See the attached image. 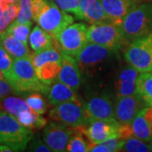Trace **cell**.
I'll list each match as a JSON object with an SVG mask.
<instances>
[{
  "mask_svg": "<svg viewBox=\"0 0 152 152\" xmlns=\"http://www.w3.org/2000/svg\"><path fill=\"white\" fill-rule=\"evenodd\" d=\"M62 62V61H61ZM61 62L51 61L35 69L37 77L46 85H52L56 80L61 69Z\"/></svg>",
  "mask_w": 152,
  "mask_h": 152,
  "instance_id": "23",
  "label": "cell"
},
{
  "mask_svg": "<svg viewBox=\"0 0 152 152\" xmlns=\"http://www.w3.org/2000/svg\"><path fill=\"white\" fill-rule=\"evenodd\" d=\"M32 139V131L20 124L16 117L0 110V144L13 151H23Z\"/></svg>",
  "mask_w": 152,
  "mask_h": 152,
  "instance_id": "2",
  "label": "cell"
},
{
  "mask_svg": "<svg viewBox=\"0 0 152 152\" xmlns=\"http://www.w3.org/2000/svg\"><path fill=\"white\" fill-rule=\"evenodd\" d=\"M29 42L34 53H40L55 46L59 48L54 38H53L51 35L45 31L38 25L33 28L32 31L30 33Z\"/></svg>",
  "mask_w": 152,
  "mask_h": 152,
  "instance_id": "20",
  "label": "cell"
},
{
  "mask_svg": "<svg viewBox=\"0 0 152 152\" xmlns=\"http://www.w3.org/2000/svg\"><path fill=\"white\" fill-rule=\"evenodd\" d=\"M16 118L20 124L31 130L33 129H39L44 128L48 124L47 119L44 118L41 114L36 113L31 109L20 112L16 116Z\"/></svg>",
  "mask_w": 152,
  "mask_h": 152,
  "instance_id": "24",
  "label": "cell"
},
{
  "mask_svg": "<svg viewBox=\"0 0 152 152\" xmlns=\"http://www.w3.org/2000/svg\"><path fill=\"white\" fill-rule=\"evenodd\" d=\"M49 117L56 122H59L69 127L90 124L84 106L75 102H67L56 105L49 112Z\"/></svg>",
  "mask_w": 152,
  "mask_h": 152,
  "instance_id": "8",
  "label": "cell"
},
{
  "mask_svg": "<svg viewBox=\"0 0 152 152\" xmlns=\"http://www.w3.org/2000/svg\"><path fill=\"white\" fill-rule=\"evenodd\" d=\"M150 147H151V151H152V140H151V143H150Z\"/></svg>",
  "mask_w": 152,
  "mask_h": 152,
  "instance_id": "40",
  "label": "cell"
},
{
  "mask_svg": "<svg viewBox=\"0 0 152 152\" xmlns=\"http://www.w3.org/2000/svg\"><path fill=\"white\" fill-rule=\"evenodd\" d=\"M120 126L121 124L114 118L96 120L88 126H78V129L91 144L96 145L110 139H120Z\"/></svg>",
  "mask_w": 152,
  "mask_h": 152,
  "instance_id": "9",
  "label": "cell"
},
{
  "mask_svg": "<svg viewBox=\"0 0 152 152\" xmlns=\"http://www.w3.org/2000/svg\"><path fill=\"white\" fill-rule=\"evenodd\" d=\"M46 96H48L50 104H52L53 106L67 102H75L81 103L75 91H74L71 87L59 80L57 82L54 81L52 85L49 86Z\"/></svg>",
  "mask_w": 152,
  "mask_h": 152,
  "instance_id": "17",
  "label": "cell"
},
{
  "mask_svg": "<svg viewBox=\"0 0 152 152\" xmlns=\"http://www.w3.org/2000/svg\"><path fill=\"white\" fill-rule=\"evenodd\" d=\"M26 101L30 108L36 113L42 115L48 110V105L39 93H31L26 98Z\"/></svg>",
  "mask_w": 152,
  "mask_h": 152,
  "instance_id": "33",
  "label": "cell"
},
{
  "mask_svg": "<svg viewBox=\"0 0 152 152\" xmlns=\"http://www.w3.org/2000/svg\"><path fill=\"white\" fill-rule=\"evenodd\" d=\"M136 93H138L147 107H152V71L140 73L136 82Z\"/></svg>",
  "mask_w": 152,
  "mask_h": 152,
  "instance_id": "22",
  "label": "cell"
},
{
  "mask_svg": "<svg viewBox=\"0 0 152 152\" xmlns=\"http://www.w3.org/2000/svg\"><path fill=\"white\" fill-rule=\"evenodd\" d=\"M127 40H134L152 33V3L136 5L121 25Z\"/></svg>",
  "mask_w": 152,
  "mask_h": 152,
  "instance_id": "3",
  "label": "cell"
},
{
  "mask_svg": "<svg viewBox=\"0 0 152 152\" xmlns=\"http://www.w3.org/2000/svg\"><path fill=\"white\" fill-rule=\"evenodd\" d=\"M90 124L96 120L114 118V104L107 95H98L91 97L84 105Z\"/></svg>",
  "mask_w": 152,
  "mask_h": 152,
  "instance_id": "13",
  "label": "cell"
},
{
  "mask_svg": "<svg viewBox=\"0 0 152 152\" xmlns=\"http://www.w3.org/2000/svg\"><path fill=\"white\" fill-rule=\"evenodd\" d=\"M87 38L88 42L102 45L114 52L119 50L128 41L121 26L108 20L91 24L87 29Z\"/></svg>",
  "mask_w": 152,
  "mask_h": 152,
  "instance_id": "4",
  "label": "cell"
},
{
  "mask_svg": "<svg viewBox=\"0 0 152 152\" xmlns=\"http://www.w3.org/2000/svg\"><path fill=\"white\" fill-rule=\"evenodd\" d=\"M124 139H110L96 145H91V151L92 152H117L121 151L124 143Z\"/></svg>",
  "mask_w": 152,
  "mask_h": 152,
  "instance_id": "29",
  "label": "cell"
},
{
  "mask_svg": "<svg viewBox=\"0 0 152 152\" xmlns=\"http://www.w3.org/2000/svg\"><path fill=\"white\" fill-rule=\"evenodd\" d=\"M124 58L140 73L152 71V33L133 40L125 51Z\"/></svg>",
  "mask_w": 152,
  "mask_h": 152,
  "instance_id": "6",
  "label": "cell"
},
{
  "mask_svg": "<svg viewBox=\"0 0 152 152\" xmlns=\"http://www.w3.org/2000/svg\"><path fill=\"white\" fill-rule=\"evenodd\" d=\"M147 107L144 100L138 94L118 98L114 104V118L123 124H131L137 114Z\"/></svg>",
  "mask_w": 152,
  "mask_h": 152,
  "instance_id": "12",
  "label": "cell"
},
{
  "mask_svg": "<svg viewBox=\"0 0 152 152\" xmlns=\"http://www.w3.org/2000/svg\"><path fill=\"white\" fill-rule=\"evenodd\" d=\"M0 80H5L4 79V75H3V74H2V72L0 71Z\"/></svg>",
  "mask_w": 152,
  "mask_h": 152,
  "instance_id": "39",
  "label": "cell"
},
{
  "mask_svg": "<svg viewBox=\"0 0 152 152\" xmlns=\"http://www.w3.org/2000/svg\"><path fill=\"white\" fill-rule=\"evenodd\" d=\"M9 83L16 92H41L46 94L49 86L37 75L31 56L14 59Z\"/></svg>",
  "mask_w": 152,
  "mask_h": 152,
  "instance_id": "1",
  "label": "cell"
},
{
  "mask_svg": "<svg viewBox=\"0 0 152 152\" xmlns=\"http://www.w3.org/2000/svg\"><path fill=\"white\" fill-rule=\"evenodd\" d=\"M14 58L0 44V71L7 81L10 80Z\"/></svg>",
  "mask_w": 152,
  "mask_h": 152,
  "instance_id": "32",
  "label": "cell"
},
{
  "mask_svg": "<svg viewBox=\"0 0 152 152\" xmlns=\"http://www.w3.org/2000/svg\"><path fill=\"white\" fill-rule=\"evenodd\" d=\"M19 13L15 20L19 23H28L33 19L32 0H18Z\"/></svg>",
  "mask_w": 152,
  "mask_h": 152,
  "instance_id": "31",
  "label": "cell"
},
{
  "mask_svg": "<svg viewBox=\"0 0 152 152\" xmlns=\"http://www.w3.org/2000/svg\"><path fill=\"white\" fill-rule=\"evenodd\" d=\"M73 133L74 127L59 122H52L44 127L42 140L52 151H67V145Z\"/></svg>",
  "mask_w": 152,
  "mask_h": 152,
  "instance_id": "11",
  "label": "cell"
},
{
  "mask_svg": "<svg viewBox=\"0 0 152 152\" xmlns=\"http://www.w3.org/2000/svg\"><path fill=\"white\" fill-rule=\"evenodd\" d=\"M80 20L90 24L107 20L100 0H80Z\"/></svg>",
  "mask_w": 152,
  "mask_h": 152,
  "instance_id": "19",
  "label": "cell"
},
{
  "mask_svg": "<svg viewBox=\"0 0 152 152\" xmlns=\"http://www.w3.org/2000/svg\"><path fill=\"white\" fill-rule=\"evenodd\" d=\"M63 53L58 47H53L51 48L46 49L40 53H34L33 55H31L32 60L34 68L37 69L38 67L44 64L45 63L51 61H62Z\"/></svg>",
  "mask_w": 152,
  "mask_h": 152,
  "instance_id": "25",
  "label": "cell"
},
{
  "mask_svg": "<svg viewBox=\"0 0 152 152\" xmlns=\"http://www.w3.org/2000/svg\"><path fill=\"white\" fill-rule=\"evenodd\" d=\"M0 151L10 152V151H12V149H11L10 147H9L8 145H3V144H1V145H0Z\"/></svg>",
  "mask_w": 152,
  "mask_h": 152,
  "instance_id": "37",
  "label": "cell"
},
{
  "mask_svg": "<svg viewBox=\"0 0 152 152\" xmlns=\"http://www.w3.org/2000/svg\"><path fill=\"white\" fill-rule=\"evenodd\" d=\"M6 6H7V4H6L5 3L3 0H0V18L3 15V13L4 11V9L6 8Z\"/></svg>",
  "mask_w": 152,
  "mask_h": 152,
  "instance_id": "38",
  "label": "cell"
},
{
  "mask_svg": "<svg viewBox=\"0 0 152 152\" xmlns=\"http://www.w3.org/2000/svg\"><path fill=\"white\" fill-rule=\"evenodd\" d=\"M34 20L55 39L64 29L74 23L75 18L60 10L53 2L48 0V4Z\"/></svg>",
  "mask_w": 152,
  "mask_h": 152,
  "instance_id": "5",
  "label": "cell"
},
{
  "mask_svg": "<svg viewBox=\"0 0 152 152\" xmlns=\"http://www.w3.org/2000/svg\"><path fill=\"white\" fill-rule=\"evenodd\" d=\"M53 2L60 10L66 13L74 14L77 19L80 20V0H50Z\"/></svg>",
  "mask_w": 152,
  "mask_h": 152,
  "instance_id": "34",
  "label": "cell"
},
{
  "mask_svg": "<svg viewBox=\"0 0 152 152\" xmlns=\"http://www.w3.org/2000/svg\"><path fill=\"white\" fill-rule=\"evenodd\" d=\"M114 51L102 45L88 42L75 56L80 68L84 70H93L111 58Z\"/></svg>",
  "mask_w": 152,
  "mask_h": 152,
  "instance_id": "10",
  "label": "cell"
},
{
  "mask_svg": "<svg viewBox=\"0 0 152 152\" xmlns=\"http://www.w3.org/2000/svg\"><path fill=\"white\" fill-rule=\"evenodd\" d=\"M32 26V22H28V23H19L15 20L11 23L10 25L6 28V31L11 34L15 37L20 40L24 44L27 45L28 37L30 35L31 27Z\"/></svg>",
  "mask_w": 152,
  "mask_h": 152,
  "instance_id": "28",
  "label": "cell"
},
{
  "mask_svg": "<svg viewBox=\"0 0 152 152\" xmlns=\"http://www.w3.org/2000/svg\"><path fill=\"white\" fill-rule=\"evenodd\" d=\"M139 75L140 72L129 64L120 71L115 84L118 98L136 93V82Z\"/></svg>",
  "mask_w": 152,
  "mask_h": 152,
  "instance_id": "18",
  "label": "cell"
},
{
  "mask_svg": "<svg viewBox=\"0 0 152 152\" xmlns=\"http://www.w3.org/2000/svg\"><path fill=\"white\" fill-rule=\"evenodd\" d=\"M107 20L121 26L126 15L136 6L135 0H100Z\"/></svg>",
  "mask_w": 152,
  "mask_h": 152,
  "instance_id": "15",
  "label": "cell"
},
{
  "mask_svg": "<svg viewBox=\"0 0 152 152\" xmlns=\"http://www.w3.org/2000/svg\"><path fill=\"white\" fill-rule=\"evenodd\" d=\"M134 135L146 142L152 140V107H145L137 114L132 124Z\"/></svg>",
  "mask_w": 152,
  "mask_h": 152,
  "instance_id": "16",
  "label": "cell"
},
{
  "mask_svg": "<svg viewBox=\"0 0 152 152\" xmlns=\"http://www.w3.org/2000/svg\"><path fill=\"white\" fill-rule=\"evenodd\" d=\"M0 107H3L4 111L15 117H16L18 114L24 110L31 109L26 100L15 96H5L1 99Z\"/></svg>",
  "mask_w": 152,
  "mask_h": 152,
  "instance_id": "27",
  "label": "cell"
},
{
  "mask_svg": "<svg viewBox=\"0 0 152 152\" xmlns=\"http://www.w3.org/2000/svg\"><path fill=\"white\" fill-rule=\"evenodd\" d=\"M0 44L14 59L31 56L27 45L24 44L6 31H4L0 35Z\"/></svg>",
  "mask_w": 152,
  "mask_h": 152,
  "instance_id": "21",
  "label": "cell"
},
{
  "mask_svg": "<svg viewBox=\"0 0 152 152\" xmlns=\"http://www.w3.org/2000/svg\"><path fill=\"white\" fill-rule=\"evenodd\" d=\"M91 143L79 130L78 127H74V133L71 135L67 145L69 152H88L91 151Z\"/></svg>",
  "mask_w": 152,
  "mask_h": 152,
  "instance_id": "26",
  "label": "cell"
},
{
  "mask_svg": "<svg viewBox=\"0 0 152 152\" xmlns=\"http://www.w3.org/2000/svg\"><path fill=\"white\" fill-rule=\"evenodd\" d=\"M58 80L66 84L74 91H78L81 85V74L75 58L63 53Z\"/></svg>",
  "mask_w": 152,
  "mask_h": 152,
  "instance_id": "14",
  "label": "cell"
},
{
  "mask_svg": "<svg viewBox=\"0 0 152 152\" xmlns=\"http://www.w3.org/2000/svg\"><path fill=\"white\" fill-rule=\"evenodd\" d=\"M12 91H15L10 84L6 80H0V100L8 96Z\"/></svg>",
  "mask_w": 152,
  "mask_h": 152,
  "instance_id": "36",
  "label": "cell"
},
{
  "mask_svg": "<svg viewBox=\"0 0 152 152\" xmlns=\"http://www.w3.org/2000/svg\"><path fill=\"white\" fill-rule=\"evenodd\" d=\"M87 26L85 23H73L64 29L55 40L62 53L75 57L88 42Z\"/></svg>",
  "mask_w": 152,
  "mask_h": 152,
  "instance_id": "7",
  "label": "cell"
},
{
  "mask_svg": "<svg viewBox=\"0 0 152 152\" xmlns=\"http://www.w3.org/2000/svg\"><path fill=\"white\" fill-rule=\"evenodd\" d=\"M29 151L35 152H51V149L49 148L43 140L37 138L35 140H31L29 143Z\"/></svg>",
  "mask_w": 152,
  "mask_h": 152,
  "instance_id": "35",
  "label": "cell"
},
{
  "mask_svg": "<svg viewBox=\"0 0 152 152\" xmlns=\"http://www.w3.org/2000/svg\"><path fill=\"white\" fill-rule=\"evenodd\" d=\"M121 151L148 152L151 151V147L146 141L142 140L135 136H133L125 140Z\"/></svg>",
  "mask_w": 152,
  "mask_h": 152,
  "instance_id": "30",
  "label": "cell"
}]
</instances>
